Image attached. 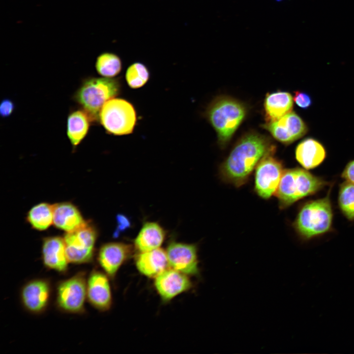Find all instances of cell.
<instances>
[{"label": "cell", "instance_id": "1", "mask_svg": "<svg viewBox=\"0 0 354 354\" xmlns=\"http://www.w3.org/2000/svg\"><path fill=\"white\" fill-rule=\"evenodd\" d=\"M275 151V146L267 138L256 133L247 134L220 166V177L224 181L239 187L247 182L261 159Z\"/></svg>", "mask_w": 354, "mask_h": 354}, {"label": "cell", "instance_id": "2", "mask_svg": "<svg viewBox=\"0 0 354 354\" xmlns=\"http://www.w3.org/2000/svg\"><path fill=\"white\" fill-rule=\"evenodd\" d=\"M120 89V82L118 78L89 77L83 80L72 98L95 123L99 122V113L103 105L118 95Z\"/></svg>", "mask_w": 354, "mask_h": 354}, {"label": "cell", "instance_id": "3", "mask_svg": "<svg viewBox=\"0 0 354 354\" xmlns=\"http://www.w3.org/2000/svg\"><path fill=\"white\" fill-rule=\"evenodd\" d=\"M327 182L306 169L299 168L284 170L275 195L279 207L286 208L298 200L313 195Z\"/></svg>", "mask_w": 354, "mask_h": 354}, {"label": "cell", "instance_id": "4", "mask_svg": "<svg viewBox=\"0 0 354 354\" xmlns=\"http://www.w3.org/2000/svg\"><path fill=\"white\" fill-rule=\"evenodd\" d=\"M246 113L242 103L229 97L218 98L209 105L206 117L215 130L221 147H225L230 141Z\"/></svg>", "mask_w": 354, "mask_h": 354}, {"label": "cell", "instance_id": "5", "mask_svg": "<svg viewBox=\"0 0 354 354\" xmlns=\"http://www.w3.org/2000/svg\"><path fill=\"white\" fill-rule=\"evenodd\" d=\"M332 209L328 196L308 202L300 209L294 227L298 235L308 240L327 233L332 226Z\"/></svg>", "mask_w": 354, "mask_h": 354}, {"label": "cell", "instance_id": "6", "mask_svg": "<svg viewBox=\"0 0 354 354\" xmlns=\"http://www.w3.org/2000/svg\"><path fill=\"white\" fill-rule=\"evenodd\" d=\"M134 106L127 100L113 98L102 107L99 122L108 134L116 136L131 134L137 122Z\"/></svg>", "mask_w": 354, "mask_h": 354}, {"label": "cell", "instance_id": "7", "mask_svg": "<svg viewBox=\"0 0 354 354\" xmlns=\"http://www.w3.org/2000/svg\"><path fill=\"white\" fill-rule=\"evenodd\" d=\"M87 276L86 271H79L57 283L55 305L59 311L79 315L86 313Z\"/></svg>", "mask_w": 354, "mask_h": 354}, {"label": "cell", "instance_id": "8", "mask_svg": "<svg viewBox=\"0 0 354 354\" xmlns=\"http://www.w3.org/2000/svg\"><path fill=\"white\" fill-rule=\"evenodd\" d=\"M97 236L96 229L88 221L81 228L65 233L63 237L69 263L80 265L91 263Z\"/></svg>", "mask_w": 354, "mask_h": 354}, {"label": "cell", "instance_id": "9", "mask_svg": "<svg viewBox=\"0 0 354 354\" xmlns=\"http://www.w3.org/2000/svg\"><path fill=\"white\" fill-rule=\"evenodd\" d=\"M274 153L266 155L255 168L254 190L265 199L275 194L284 170L282 163Z\"/></svg>", "mask_w": 354, "mask_h": 354}, {"label": "cell", "instance_id": "10", "mask_svg": "<svg viewBox=\"0 0 354 354\" xmlns=\"http://www.w3.org/2000/svg\"><path fill=\"white\" fill-rule=\"evenodd\" d=\"M53 292L51 280L36 278L26 283L21 288L20 297L24 309L33 315H40L48 308Z\"/></svg>", "mask_w": 354, "mask_h": 354}, {"label": "cell", "instance_id": "11", "mask_svg": "<svg viewBox=\"0 0 354 354\" xmlns=\"http://www.w3.org/2000/svg\"><path fill=\"white\" fill-rule=\"evenodd\" d=\"M262 126L275 139L286 145L301 138L308 131L306 123L294 112L287 114L277 120L266 122Z\"/></svg>", "mask_w": 354, "mask_h": 354}, {"label": "cell", "instance_id": "12", "mask_svg": "<svg viewBox=\"0 0 354 354\" xmlns=\"http://www.w3.org/2000/svg\"><path fill=\"white\" fill-rule=\"evenodd\" d=\"M109 277L104 272L93 268L87 276V300L99 311L111 308L113 298Z\"/></svg>", "mask_w": 354, "mask_h": 354}, {"label": "cell", "instance_id": "13", "mask_svg": "<svg viewBox=\"0 0 354 354\" xmlns=\"http://www.w3.org/2000/svg\"><path fill=\"white\" fill-rule=\"evenodd\" d=\"M132 252V247L129 244L118 242H109L100 247L96 260L103 271L110 278L114 279Z\"/></svg>", "mask_w": 354, "mask_h": 354}, {"label": "cell", "instance_id": "14", "mask_svg": "<svg viewBox=\"0 0 354 354\" xmlns=\"http://www.w3.org/2000/svg\"><path fill=\"white\" fill-rule=\"evenodd\" d=\"M169 266L188 275L199 272L195 245L172 242L166 250Z\"/></svg>", "mask_w": 354, "mask_h": 354}, {"label": "cell", "instance_id": "15", "mask_svg": "<svg viewBox=\"0 0 354 354\" xmlns=\"http://www.w3.org/2000/svg\"><path fill=\"white\" fill-rule=\"evenodd\" d=\"M155 288L162 300L168 301L191 289L188 275L168 268L154 278Z\"/></svg>", "mask_w": 354, "mask_h": 354}, {"label": "cell", "instance_id": "16", "mask_svg": "<svg viewBox=\"0 0 354 354\" xmlns=\"http://www.w3.org/2000/svg\"><path fill=\"white\" fill-rule=\"evenodd\" d=\"M41 258L42 263L47 269L61 274L67 273L69 262L63 237L51 236L43 238Z\"/></svg>", "mask_w": 354, "mask_h": 354}, {"label": "cell", "instance_id": "17", "mask_svg": "<svg viewBox=\"0 0 354 354\" xmlns=\"http://www.w3.org/2000/svg\"><path fill=\"white\" fill-rule=\"evenodd\" d=\"M86 221L77 207L70 202L53 205V225L65 233L76 230L84 226Z\"/></svg>", "mask_w": 354, "mask_h": 354}, {"label": "cell", "instance_id": "18", "mask_svg": "<svg viewBox=\"0 0 354 354\" xmlns=\"http://www.w3.org/2000/svg\"><path fill=\"white\" fill-rule=\"evenodd\" d=\"M135 265L141 274L154 278L169 266L166 251L160 247L139 252L135 259Z\"/></svg>", "mask_w": 354, "mask_h": 354}, {"label": "cell", "instance_id": "19", "mask_svg": "<svg viewBox=\"0 0 354 354\" xmlns=\"http://www.w3.org/2000/svg\"><path fill=\"white\" fill-rule=\"evenodd\" d=\"M295 154L298 162L306 170L318 166L326 156L324 147L311 138L305 139L300 142L296 148Z\"/></svg>", "mask_w": 354, "mask_h": 354}, {"label": "cell", "instance_id": "20", "mask_svg": "<svg viewBox=\"0 0 354 354\" xmlns=\"http://www.w3.org/2000/svg\"><path fill=\"white\" fill-rule=\"evenodd\" d=\"M293 98L288 92L277 91L268 93L264 103L266 122L274 121L292 112Z\"/></svg>", "mask_w": 354, "mask_h": 354}, {"label": "cell", "instance_id": "21", "mask_svg": "<svg viewBox=\"0 0 354 354\" xmlns=\"http://www.w3.org/2000/svg\"><path fill=\"white\" fill-rule=\"evenodd\" d=\"M91 123L93 122L88 114L81 108L68 114L66 134L74 149L86 138Z\"/></svg>", "mask_w": 354, "mask_h": 354}, {"label": "cell", "instance_id": "22", "mask_svg": "<svg viewBox=\"0 0 354 354\" xmlns=\"http://www.w3.org/2000/svg\"><path fill=\"white\" fill-rule=\"evenodd\" d=\"M165 232L155 222L145 223L134 241L135 248L139 252H146L160 247L165 238Z\"/></svg>", "mask_w": 354, "mask_h": 354}, {"label": "cell", "instance_id": "23", "mask_svg": "<svg viewBox=\"0 0 354 354\" xmlns=\"http://www.w3.org/2000/svg\"><path fill=\"white\" fill-rule=\"evenodd\" d=\"M27 220L36 230L47 229L53 224V205L41 203L34 206L28 211Z\"/></svg>", "mask_w": 354, "mask_h": 354}, {"label": "cell", "instance_id": "24", "mask_svg": "<svg viewBox=\"0 0 354 354\" xmlns=\"http://www.w3.org/2000/svg\"><path fill=\"white\" fill-rule=\"evenodd\" d=\"M122 67L120 58L112 52L101 53L97 57L95 62L96 72L103 77H115L120 72Z\"/></svg>", "mask_w": 354, "mask_h": 354}, {"label": "cell", "instance_id": "25", "mask_svg": "<svg viewBox=\"0 0 354 354\" xmlns=\"http://www.w3.org/2000/svg\"><path fill=\"white\" fill-rule=\"evenodd\" d=\"M150 77L147 66L140 62L132 63L127 69L125 79L128 86L133 89L140 88L146 85Z\"/></svg>", "mask_w": 354, "mask_h": 354}, {"label": "cell", "instance_id": "26", "mask_svg": "<svg viewBox=\"0 0 354 354\" xmlns=\"http://www.w3.org/2000/svg\"><path fill=\"white\" fill-rule=\"evenodd\" d=\"M338 203L346 217L354 220V183L346 181L340 185Z\"/></svg>", "mask_w": 354, "mask_h": 354}, {"label": "cell", "instance_id": "27", "mask_svg": "<svg viewBox=\"0 0 354 354\" xmlns=\"http://www.w3.org/2000/svg\"><path fill=\"white\" fill-rule=\"evenodd\" d=\"M296 104L302 109H307L312 104L311 97L306 93L296 91L293 98Z\"/></svg>", "mask_w": 354, "mask_h": 354}, {"label": "cell", "instance_id": "28", "mask_svg": "<svg viewBox=\"0 0 354 354\" xmlns=\"http://www.w3.org/2000/svg\"><path fill=\"white\" fill-rule=\"evenodd\" d=\"M15 105L13 101L9 98H4L0 103V115L3 118L9 117L14 112Z\"/></svg>", "mask_w": 354, "mask_h": 354}, {"label": "cell", "instance_id": "29", "mask_svg": "<svg viewBox=\"0 0 354 354\" xmlns=\"http://www.w3.org/2000/svg\"><path fill=\"white\" fill-rule=\"evenodd\" d=\"M342 177L347 181L354 183V160L350 162L344 169Z\"/></svg>", "mask_w": 354, "mask_h": 354}, {"label": "cell", "instance_id": "30", "mask_svg": "<svg viewBox=\"0 0 354 354\" xmlns=\"http://www.w3.org/2000/svg\"><path fill=\"white\" fill-rule=\"evenodd\" d=\"M275 0L276 1H277V2H280V1H283V0Z\"/></svg>", "mask_w": 354, "mask_h": 354}]
</instances>
